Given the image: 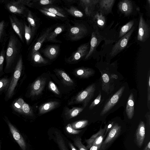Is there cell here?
I'll list each match as a JSON object with an SVG mask.
<instances>
[{
	"mask_svg": "<svg viewBox=\"0 0 150 150\" xmlns=\"http://www.w3.org/2000/svg\"><path fill=\"white\" fill-rule=\"evenodd\" d=\"M8 44L6 50V69H8L16 65L21 54L22 44L20 40L11 27L8 31Z\"/></svg>",
	"mask_w": 150,
	"mask_h": 150,
	"instance_id": "6da1fadb",
	"label": "cell"
},
{
	"mask_svg": "<svg viewBox=\"0 0 150 150\" xmlns=\"http://www.w3.org/2000/svg\"><path fill=\"white\" fill-rule=\"evenodd\" d=\"M95 89L94 83L89 85L75 96L70 102L69 105L82 103L83 108H85L93 96Z\"/></svg>",
	"mask_w": 150,
	"mask_h": 150,
	"instance_id": "7a4b0ae2",
	"label": "cell"
},
{
	"mask_svg": "<svg viewBox=\"0 0 150 150\" xmlns=\"http://www.w3.org/2000/svg\"><path fill=\"white\" fill-rule=\"evenodd\" d=\"M0 3L3 4L5 9L12 14L25 17L27 9L20 0H0Z\"/></svg>",
	"mask_w": 150,
	"mask_h": 150,
	"instance_id": "3957f363",
	"label": "cell"
},
{
	"mask_svg": "<svg viewBox=\"0 0 150 150\" xmlns=\"http://www.w3.org/2000/svg\"><path fill=\"white\" fill-rule=\"evenodd\" d=\"M23 64L22 56L21 54L15 67L12 79L8 88L6 96L8 98L12 97L14 93L15 88L21 74Z\"/></svg>",
	"mask_w": 150,
	"mask_h": 150,
	"instance_id": "277c9868",
	"label": "cell"
},
{
	"mask_svg": "<svg viewBox=\"0 0 150 150\" xmlns=\"http://www.w3.org/2000/svg\"><path fill=\"white\" fill-rule=\"evenodd\" d=\"M134 29V27H132L127 33L121 38L114 45L110 54L111 57H113L115 56L127 46Z\"/></svg>",
	"mask_w": 150,
	"mask_h": 150,
	"instance_id": "5b68a950",
	"label": "cell"
},
{
	"mask_svg": "<svg viewBox=\"0 0 150 150\" xmlns=\"http://www.w3.org/2000/svg\"><path fill=\"white\" fill-rule=\"evenodd\" d=\"M8 18L11 28L13 30L18 36L20 40L22 42H24V23L15 15H9Z\"/></svg>",
	"mask_w": 150,
	"mask_h": 150,
	"instance_id": "8992f818",
	"label": "cell"
},
{
	"mask_svg": "<svg viewBox=\"0 0 150 150\" xmlns=\"http://www.w3.org/2000/svg\"><path fill=\"white\" fill-rule=\"evenodd\" d=\"M121 130V126L117 123H114L112 127L109 131L107 137L103 141L100 150L106 149L118 137Z\"/></svg>",
	"mask_w": 150,
	"mask_h": 150,
	"instance_id": "52a82bcc",
	"label": "cell"
},
{
	"mask_svg": "<svg viewBox=\"0 0 150 150\" xmlns=\"http://www.w3.org/2000/svg\"><path fill=\"white\" fill-rule=\"evenodd\" d=\"M87 32V29L85 25L78 23L70 27L69 36L71 40L76 41L84 37Z\"/></svg>",
	"mask_w": 150,
	"mask_h": 150,
	"instance_id": "ba28073f",
	"label": "cell"
},
{
	"mask_svg": "<svg viewBox=\"0 0 150 150\" xmlns=\"http://www.w3.org/2000/svg\"><path fill=\"white\" fill-rule=\"evenodd\" d=\"M107 125H106L103 128H101L98 132L92 135L89 139L85 140L87 144L86 147L88 149L93 145L101 147L103 141L105 132Z\"/></svg>",
	"mask_w": 150,
	"mask_h": 150,
	"instance_id": "9c48e42d",
	"label": "cell"
},
{
	"mask_svg": "<svg viewBox=\"0 0 150 150\" xmlns=\"http://www.w3.org/2000/svg\"><path fill=\"white\" fill-rule=\"evenodd\" d=\"M149 27L143 16L141 15L139 22L137 40L140 42H144L149 38Z\"/></svg>",
	"mask_w": 150,
	"mask_h": 150,
	"instance_id": "30bf717a",
	"label": "cell"
},
{
	"mask_svg": "<svg viewBox=\"0 0 150 150\" xmlns=\"http://www.w3.org/2000/svg\"><path fill=\"white\" fill-rule=\"evenodd\" d=\"M125 89L124 86L121 87L109 100L101 111L100 113L101 116L106 114L117 103L122 96Z\"/></svg>",
	"mask_w": 150,
	"mask_h": 150,
	"instance_id": "8fae6325",
	"label": "cell"
},
{
	"mask_svg": "<svg viewBox=\"0 0 150 150\" xmlns=\"http://www.w3.org/2000/svg\"><path fill=\"white\" fill-rule=\"evenodd\" d=\"M104 38L100 34L97 29L92 33L90 41V47L87 55L85 56V59H88L96 51V50L100 42Z\"/></svg>",
	"mask_w": 150,
	"mask_h": 150,
	"instance_id": "7c38bea8",
	"label": "cell"
},
{
	"mask_svg": "<svg viewBox=\"0 0 150 150\" xmlns=\"http://www.w3.org/2000/svg\"><path fill=\"white\" fill-rule=\"evenodd\" d=\"M46 81V79L42 77L36 79L31 85L30 95L35 96L40 94L44 89Z\"/></svg>",
	"mask_w": 150,
	"mask_h": 150,
	"instance_id": "4fadbf2b",
	"label": "cell"
},
{
	"mask_svg": "<svg viewBox=\"0 0 150 150\" xmlns=\"http://www.w3.org/2000/svg\"><path fill=\"white\" fill-rule=\"evenodd\" d=\"M89 45L88 43L83 44L78 48L76 51L69 59V61H77L88 54Z\"/></svg>",
	"mask_w": 150,
	"mask_h": 150,
	"instance_id": "5bb4252c",
	"label": "cell"
},
{
	"mask_svg": "<svg viewBox=\"0 0 150 150\" xmlns=\"http://www.w3.org/2000/svg\"><path fill=\"white\" fill-rule=\"evenodd\" d=\"M7 124L14 139L23 150H26V145L23 137L17 129L9 122H7Z\"/></svg>",
	"mask_w": 150,
	"mask_h": 150,
	"instance_id": "9a60e30c",
	"label": "cell"
},
{
	"mask_svg": "<svg viewBox=\"0 0 150 150\" xmlns=\"http://www.w3.org/2000/svg\"><path fill=\"white\" fill-rule=\"evenodd\" d=\"M115 1V0H99L98 4L100 13L103 15L110 13Z\"/></svg>",
	"mask_w": 150,
	"mask_h": 150,
	"instance_id": "2e32d148",
	"label": "cell"
},
{
	"mask_svg": "<svg viewBox=\"0 0 150 150\" xmlns=\"http://www.w3.org/2000/svg\"><path fill=\"white\" fill-rule=\"evenodd\" d=\"M98 0H81L80 3L84 9L86 14L90 16L93 14L95 6L99 1Z\"/></svg>",
	"mask_w": 150,
	"mask_h": 150,
	"instance_id": "e0dca14e",
	"label": "cell"
},
{
	"mask_svg": "<svg viewBox=\"0 0 150 150\" xmlns=\"http://www.w3.org/2000/svg\"><path fill=\"white\" fill-rule=\"evenodd\" d=\"M145 127L143 121L139 122L135 134V139L137 145L141 147L143 144L145 137Z\"/></svg>",
	"mask_w": 150,
	"mask_h": 150,
	"instance_id": "ac0fdd59",
	"label": "cell"
},
{
	"mask_svg": "<svg viewBox=\"0 0 150 150\" xmlns=\"http://www.w3.org/2000/svg\"><path fill=\"white\" fill-rule=\"evenodd\" d=\"M119 11L125 16L130 15L133 11L132 2L129 0H123L120 1L118 4Z\"/></svg>",
	"mask_w": 150,
	"mask_h": 150,
	"instance_id": "d6986e66",
	"label": "cell"
},
{
	"mask_svg": "<svg viewBox=\"0 0 150 150\" xmlns=\"http://www.w3.org/2000/svg\"><path fill=\"white\" fill-rule=\"evenodd\" d=\"M59 46L57 45L49 46L42 50L44 55L49 59L52 60L54 59L58 54Z\"/></svg>",
	"mask_w": 150,
	"mask_h": 150,
	"instance_id": "ffe728a7",
	"label": "cell"
},
{
	"mask_svg": "<svg viewBox=\"0 0 150 150\" xmlns=\"http://www.w3.org/2000/svg\"><path fill=\"white\" fill-rule=\"evenodd\" d=\"M8 23L4 20L0 22V43L2 46L5 45L9 38V35L6 32Z\"/></svg>",
	"mask_w": 150,
	"mask_h": 150,
	"instance_id": "44dd1931",
	"label": "cell"
},
{
	"mask_svg": "<svg viewBox=\"0 0 150 150\" xmlns=\"http://www.w3.org/2000/svg\"><path fill=\"white\" fill-rule=\"evenodd\" d=\"M59 104V102L56 101L45 103L40 107L39 109V113L40 115L46 113L55 108Z\"/></svg>",
	"mask_w": 150,
	"mask_h": 150,
	"instance_id": "7402d4cb",
	"label": "cell"
},
{
	"mask_svg": "<svg viewBox=\"0 0 150 150\" xmlns=\"http://www.w3.org/2000/svg\"><path fill=\"white\" fill-rule=\"evenodd\" d=\"M126 112L128 118L131 119L134 114V101L133 95L131 93L129 97L126 108Z\"/></svg>",
	"mask_w": 150,
	"mask_h": 150,
	"instance_id": "603a6c76",
	"label": "cell"
},
{
	"mask_svg": "<svg viewBox=\"0 0 150 150\" xmlns=\"http://www.w3.org/2000/svg\"><path fill=\"white\" fill-rule=\"evenodd\" d=\"M56 74L61 79L63 83L68 86H72L74 83V81L65 71L59 69H55Z\"/></svg>",
	"mask_w": 150,
	"mask_h": 150,
	"instance_id": "cb8c5ba5",
	"label": "cell"
},
{
	"mask_svg": "<svg viewBox=\"0 0 150 150\" xmlns=\"http://www.w3.org/2000/svg\"><path fill=\"white\" fill-rule=\"evenodd\" d=\"M51 28L47 29L40 37L33 46L31 54L38 51L42 46L43 43L46 39L50 33Z\"/></svg>",
	"mask_w": 150,
	"mask_h": 150,
	"instance_id": "d4e9b609",
	"label": "cell"
},
{
	"mask_svg": "<svg viewBox=\"0 0 150 150\" xmlns=\"http://www.w3.org/2000/svg\"><path fill=\"white\" fill-rule=\"evenodd\" d=\"M94 73L92 69L88 68L82 67L77 69L75 71L76 75L81 78H87L92 76Z\"/></svg>",
	"mask_w": 150,
	"mask_h": 150,
	"instance_id": "484cf974",
	"label": "cell"
},
{
	"mask_svg": "<svg viewBox=\"0 0 150 150\" xmlns=\"http://www.w3.org/2000/svg\"><path fill=\"white\" fill-rule=\"evenodd\" d=\"M83 108L73 107L71 109H65L64 115L66 118L70 119L74 117L79 114L83 110Z\"/></svg>",
	"mask_w": 150,
	"mask_h": 150,
	"instance_id": "4316f807",
	"label": "cell"
},
{
	"mask_svg": "<svg viewBox=\"0 0 150 150\" xmlns=\"http://www.w3.org/2000/svg\"><path fill=\"white\" fill-rule=\"evenodd\" d=\"M54 139L60 150H69L60 132L56 131L54 133Z\"/></svg>",
	"mask_w": 150,
	"mask_h": 150,
	"instance_id": "83f0119b",
	"label": "cell"
},
{
	"mask_svg": "<svg viewBox=\"0 0 150 150\" xmlns=\"http://www.w3.org/2000/svg\"><path fill=\"white\" fill-rule=\"evenodd\" d=\"M93 21L95 24L100 28H103L105 25V17L100 12H97L94 15Z\"/></svg>",
	"mask_w": 150,
	"mask_h": 150,
	"instance_id": "f1b7e54d",
	"label": "cell"
},
{
	"mask_svg": "<svg viewBox=\"0 0 150 150\" xmlns=\"http://www.w3.org/2000/svg\"><path fill=\"white\" fill-rule=\"evenodd\" d=\"M64 29V28L62 26L57 27L54 30L50 33L46 40L47 41L56 42V37L63 31Z\"/></svg>",
	"mask_w": 150,
	"mask_h": 150,
	"instance_id": "f546056e",
	"label": "cell"
},
{
	"mask_svg": "<svg viewBox=\"0 0 150 150\" xmlns=\"http://www.w3.org/2000/svg\"><path fill=\"white\" fill-rule=\"evenodd\" d=\"M24 24V38L27 45L30 43L32 38L33 32L30 25L29 24L28 25L26 23Z\"/></svg>",
	"mask_w": 150,
	"mask_h": 150,
	"instance_id": "4dcf8cb0",
	"label": "cell"
},
{
	"mask_svg": "<svg viewBox=\"0 0 150 150\" xmlns=\"http://www.w3.org/2000/svg\"><path fill=\"white\" fill-rule=\"evenodd\" d=\"M31 59L34 62L40 64H45L48 63V61L44 58L38 51L31 54Z\"/></svg>",
	"mask_w": 150,
	"mask_h": 150,
	"instance_id": "1f68e13d",
	"label": "cell"
},
{
	"mask_svg": "<svg viewBox=\"0 0 150 150\" xmlns=\"http://www.w3.org/2000/svg\"><path fill=\"white\" fill-rule=\"evenodd\" d=\"M134 21L131 20L122 26L120 30L119 38H121L127 33L132 27Z\"/></svg>",
	"mask_w": 150,
	"mask_h": 150,
	"instance_id": "d6a6232c",
	"label": "cell"
},
{
	"mask_svg": "<svg viewBox=\"0 0 150 150\" xmlns=\"http://www.w3.org/2000/svg\"><path fill=\"white\" fill-rule=\"evenodd\" d=\"M25 17L34 33L36 29V25L35 19L30 11L27 10Z\"/></svg>",
	"mask_w": 150,
	"mask_h": 150,
	"instance_id": "836d02e7",
	"label": "cell"
},
{
	"mask_svg": "<svg viewBox=\"0 0 150 150\" xmlns=\"http://www.w3.org/2000/svg\"><path fill=\"white\" fill-rule=\"evenodd\" d=\"M88 124V120H81L73 122L71 125L74 129L77 130L85 127Z\"/></svg>",
	"mask_w": 150,
	"mask_h": 150,
	"instance_id": "e575fe53",
	"label": "cell"
},
{
	"mask_svg": "<svg viewBox=\"0 0 150 150\" xmlns=\"http://www.w3.org/2000/svg\"><path fill=\"white\" fill-rule=\"evenodd\" d=\"M42 9L50 12L58 17L63 18L66 17L61 11L54 7H46L43 8Z\"/></svg>",
	"mask_w": 150,
	"mask_h": 150,
	"instance_id": "d590c367",
	"label": "cell"
},
{
	"mask_svg": "<svg viewBox=\"0 0 150 150\" xmlns=\"http://www.w3.org/2000/svg\"><path fill=\"white\" fill-rule=\"evenodd\" d=\"M24 102L22 98L18 99L13 105L14 109L19 113H23L22 107Z\"/></svg>",
	"mask_w": 150,
	"mask_h": 150,
	"instance_id": "8d00e7d4",
	"label": "cell"
},
{
	"mask_svg": "<svg viewBox=\"0 0 150 150\" xmlns=\"http://www.w3.org/2000/svg\"><path fill=\"white\" fill-rule=\"evenodd\" d=\"M66 10L68 13L75 17L81 18L83 15L81 11L73 6H70L69 8L66 9Z\"/></svg>",
	"mask_w": 150,
	"mask_h": 150,
	"instance_id": "74e56055",
	"label": "cell"
},
{
	"mask_svg": "<svg viewBox=\"0 0 150 150\" xmlns=\"http://www.w3.org/2000/svg\"><path fill=\"white\" fill-rule=\"evenodd\" d=\"M5 45L2 46V48L0 52V72L3 71L4 62L5 59L6 50Z\"/></svg>",
	"mask_w": 150,
	"mask_h": 150,
	"instance_id": "f35d334b",
	"label": "cell"
},
{
	"mask_svg": "<svg viewBox=\"0 0 150 150\" xmlns=\"http://www.w3.org/2000/svg\"><path fill=\"white\" fill-rule=\"evenodd\" d=\"M74 145L78 148L79 150H88L86 147L82 144L80 137H78L74 138Z\"/></svg>",
	"mask_w": 150,
	"mask_h": 150,
	"instance_id": "ab89813d",
	"label": "cell"
},
{
	"mask_svg": "<svg viewBox=\"0 0 150 150\" xmlns=\"http://www.w3.org/2000/svg\"><path fill=\"white\" fill-rule=\"evenodd\" d=\"M23 113L27 115H30L33 114V111L27 103L24 102L22 107Z\"/></svg>",
	"mask_w": 150,
	"mask_h": 150,
	"instance_id": "60d3db41",
	"label": "cell"
},
{
	"mask_svg": "<svg viewBox=\"0 0 150 150\" xmlns=\"http://www.w3.org/2000/svg\"><path fill=\"white\" fill-rule=\"evenodd\" d=\"M9 84V81L7 78H3L0 80V92L6 88H8Z\"/></svg>",
	"mask_w": 150,
	"mask_h": 150,
	"instance_id": "b9f144b4",
	"label": "cell"
},
{
	"mask_svg": "<svg viewBox=\"0 0 150 150\" xmlns=\"http://www.w3.org/2000/svg\"><path fill=\"white\" fill-rule=\"evenodd\" d=\"M48 87L49 89L53 93L57 95L60 93L58 88L56 85L52 81H50L49 83Z\"/></svg>",
	"mask_w": 150,
	"mask_h": 150,
	"instance_id": "7bdbcfd3",
	"label": "cell"
},
{
	"mask_svg": "<svg viewBox=\"0 0 150 150\" xmlns=\"http://www.w3.org/2000/svg\"><path fill=\"white\" fill-rule=\"evenodd\" d=\"M150 74L149 72L147 76V106L150 109Z\"/></svg>",
	"mask_w": 150,
	"mask_h": 150,
	"instance_id": "ee69618b",
	"label": "cell"
},
{
	"mask_svg": "<svg viewBox=\"0 0 150 150\" xmlns=\"http://www.w3.org/2000/svg\"><path fill=\"white\" fill-rule=\"evenodd\" d=\"M102 87L105 85H108L109 83L110 78L108 74L106 73H102Z\"/></svg>",
	"mask_w": 150,
	"mask_h": 150,
	"instance_id": "f6af8a7d",
	"label": "cell"
},
{
	"mask_svg": "<svg viewBox=\"0 0 150 150\" xmlns=\"http://www.w3.org/2000/svg\"><path fill=\"white\" fill-rule=\"evenodd\" d=\"M67 132L69 134H79L81 131L74 129L70 124H68L66 127Z\"/></svg>",
	"mask_w": 150,
	"mask_h": 150,
	"instance_id": "bcb514c9",
	"label": "cell"
},
{
	"mask_svg": "<svg viewBox=\"0 0 150 150\" xmlns=\"http://www.w3.org/2000/svg\"><path fill=\"white\" fill-rule=\"evenodd\" d=\"M101 97V93L100 92L94 100L92 103L89 107L90 109H91L100 102Z\"/></svg>",
	"mask_w": 150,
	"mask_h": 150,
	"instance_id": "7dc6e473",
	"label": "cell"
},
{
	"mask_svg": "<svg viewBox=\"0 0 150 150\" xmlns=\"http://www.w3.org/2000/svg\"><path fill=\"white\" fill-rule=\"evenodd\" d=\"M40 11L42 13L47 16L55 18H57L58 17V16L55 14L48 11L43 10L42 9H40Z\"/></svg>",
	"mask_w": 150,
	"mask_h": 150,
	"instance_id": "c3c4849f",
	"label": "cell"
},
{
	"mask_svg": "<svg viewBox=\"0 0 150 150\" xmlns=\"http://www.w3.org/2000/svg\"><path fill=\"white\" fill-rule=\"evenodd\" d=\"M54 1L50 0H41L40 1L39 3L42 5H46L52 4Z\"/></svg>",
	"mask_w": 150,
	"mask_h": 150,
	"instance_id": "681fc988",
	"label": "cell"
},
{
	"mask_svg": "<svg viewBox=\"0 0 150 150\" xmlns=\"http://www.w3.org/2000/svg\"><path fill=\"white\" fill-rule=\"evenodd\" d=\"M114 123V122H112L110 123L108 125H107V127L106 128L105 135L108 132H109V130L111 129L112 127L113 126Z\"/></svg>",
	"mask_w": 150,
	"mask_h": 150,
	"instance_id": "f907efd6",
	"label": "cell"
},
{
	"mask_svg": "<svg viewBox=\"0 0 150 150\" xmlns=\"http://www.w3.org/2000/svg\"><path fill=\"white\" fill-rule=\"evenodd\" d=\"M100 147L96 145L91 146L89 149V150H100Z\"/></svg>",
	"mask_w": 150,
	"mask_h": 150,
	"instance_id": "816d5d0a",
	"label": "cell"
},
{
	"mask_svg": "<svg viewBox=\"0 0 150 150\" xmlns=\"http://www.w3.org/2000/svg\"><path fill=\"white\" fill-rule=\"evenodd\" d=\"M68 144L71 150H78L74 147L72 144L71 142H69Z\"/></svg>",
	"mask_w": 150,
	"mask_h": 150,
	"instance_id": "f5cc1de1",
	"label": "cell"
},
{
	"mask_svg": "<svg viewBox=\"0 0 150 150\" xmlns=\"http://www.w3.org/2000/svg\"><path fill=\"white\" fill-rule=\"evenodd\" d=\"M143 150H150V142L149 141Z\"/></svg>",
	"mask_w": 150,
	"mask_h": 150,
	"instance_id": "db71d44e",
	"label": "cell"
},
{
	"mask_svg": "<svg viewBox=\"0 0 150 150\" xmlns=\"http://www.w3.org/2000/svg\"><path fill=\"white\" fill-rule=\"evenodd\" d=\"M0 149H1V145H0Z\"/></svg>",
	"mask_w": 150,
	"mask_h": 150,
	"instance_id": "11a10c76",
	"label": "cell"
}]
</instances>
